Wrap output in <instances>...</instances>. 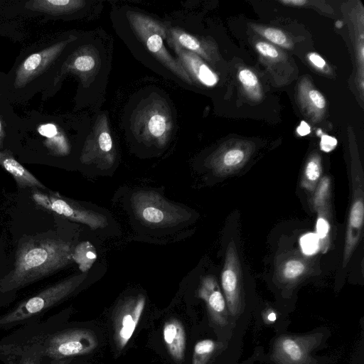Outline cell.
Instances as JSON below:
<instances>
[{"label": "cell", "instance_id": "obj_30", "mask_svg": "<svg viewBox=\"0 0 364 364\" xmlns=\"http://www.w3.org/2000/svg\"><path fill=\"white\" fill-rule=\"evenodd\" d=\"M309 97L315 107L323 109L326 106V100L323 96L317 90H312L309 92Z\"/></svg>", "mask_w": 364, "mask_h": 364}, {"label": "cell", "instance_id": "obj_36", "mask_svg": "<svg viewBox=\"0 0 364 364\" xmlns=\"http://www.w3.org/2000/svg\"><path fill=\"white\" fill-rule=\"evenodd\" d=\"M281 2L296 6H301L307 3V1L305 0H284L281 1Z\"/></svg>", "mask_w": 364, "mask_h": 364}, {"label": "cell", "instance_id": "obj_37", "mask_svg": "<svg viewBox=\"0 0 364 364\" xmlns=\"http://www.w3.org/2000/svg\"><path fill=\"white\" fill-rule=\"evenodd\" d=\"M1 122H0V131H1Z\"/></svg>", "mask_w": 364, "mask_h": 364}, {"label": "cell", "instance_id": "obj_1", "mask_svg": "<svg viewBox=\"0 0 364 364\" xmlns=\"http://www.w3.org/2000/svg\"><path fill=\"white\" fill-rule=\"evenodd\" d=\"M73 251L68 242L48 233L21 238L13 269L0 279V308L10 303L20 289L70 264Z\"/></svg>", "mask_w": 364, "mask_h": 364}, {"label": "cell", "instance_id": "obj_24", "mask_svg": "<svg viewBox=\"0 0 364 364\" xmlns=\"http://www.w3.org/2000/svg\"><path fill=\"white\" fill-rule=\"evenodd\" d=\"M73 65L77 70L82 73H87L95 68L96 65V60L92 55H81L75 59Z\"/></svg>", "mask_w": 364, "mask_h": 364}, {"label": "cell", "instance_id": "obj_10", "mask_svg": "<svg viewBox=\"0 0 364 364\" xmlns=\"http://www.w3.org/2000/svg\"><path fill=\"white\" fill-rule=\"evenodd\" d=\"M221 284L228 311L232 316L238 315L242 308V272L233 241H230L226 250Z\"/></svg>", "mask_w": 364, "mask_h": 364}, {"label": "cell", "instance_id": "obj_3", "mask_svg": "<svg viewBox=\"0 0 364 364\" xmlns=\"http://www.w3.org/2000/svg\"><path fill=\"white\" fill-rule=\"evenodd\" d=\"M131 204L137 218L151 227L174 226L187 221L191 216L186 209L170 203L153 191L134 192L131 197Z\"/></svg>", "mask_w": 364, "mask_h": 364}, {"label": "cell", "instance_id": "obj_25", "mask_svg": "<svg viewBox=\"0 0 364 364\" xmlns=\"http://www.w3.org/2000/svg\"><path fill=\"white\" fill-rule=\"evenodd\" d=\"M303 252L311 255L314 254L318 249V240L316 234L309 233L304 235L300 242Z\"/></svg>", "mask_w": 364, "mask_h": 364}, {"label": "cell", "instance_id": "obj_2", "mask_svg": "<svg viewBox=\"0 0 364 364\" xmlns=\"http://www.w3.org/2000/svg\"><path fill=\"white\" fill-rule=\"evenodd\" d=\"M86 273L68 277L44 288L0 315V331L40 320L52 308L70 296L87 278Z\"/></svg>", "mask_w": 364, "mask_h": 364}, {"label": "cell", "instance_id": "obj_12", "mask_svg": "<svg viewBox=\"0 0 364 364\" xmlns=\"http://www.w3.org/2000/svg\"><path fill=\"white\" fill-rule=\"evenodd\" d=\"M145 306V297L139 294L129 296L121 302L114 313V340L123 348L132 336Z\"/></svg>", "mask_w": 364, "mask_h": 364}, {"label": "cell", "instance_id": "obj_21", "mask_svg": "<svg viewBox=\"0 0 364 364\" xmlns=\"http://www.w3.org/2000/svg\"><path fill=\"white\" fill-rule=\"evenodd\" d=\"M96 259L95 249L89 242H82L73 249V260L77 263L82 273L90 269Z\"/></svg>", "mask_w": 364, "mask_h": 364}, {"label": "cell", "instance_id": "obj_9", "mask_svg": "<svg viewBox=\"0 0 364 364\" xmlns=\"http://www.w3.org/2000/svg\"><path fill=\"white\" fill-rule=\"evenodd\" d=\"M352 200L349 210L343 268L346 267L359 242L364 218V176L360 167L353 168L351 172Z\"/></svg>", "mask_w": 364, "mask_h": 364}, {"label": "cell", "instance_id": "obj_18", "mask_svg": "<svg viewBox=\"0 0 364 364\" xmlns=\"http://www.w3.org/2000/svg\"><path fill=\"white\" fill-rule=\"evenodd\" d=\"M0 165L13 176L20 188L46 189L41 182L14 158L0 153Z\"/></svg>", "mask_w": 364, "mask_h": 364}, {"label": "cell", "instance_id": "obj_33", "mask_svg": "<svg viewBox=\"0 0 364 364\" xmlns=\"http://www.w3.org/2000/svg\"><path fill=\"white\" fill-rule=\"evenodd\" d=\"M309 60L317 68L322 69L326 65L325 60L317 53H311L309 54Z\"/></svg>", "mask_w": 364, "mask_h": 364}, {"label": "cell", "instance_id": "obj_11", "mask_svg": "<svg viewBox=\"0 0 364 364\" xmlns=\"http://www.w3.org/2000/svg\"><path fill=\"white\" fill-rule=\"evenodd\" d=\"M38 342L16 329L0 340L3 364H42Z\"/></svg>", "mask_w": 364, "mask_h": 364}, {"label": "cell", "instance_id": "obj_7", "mask_svg": "<svg viewBox=\"0 0 364 364\" xmlns=\"http://www.w3.org/2000/svg\"><path fill=\"white\" fill-rule=\"evenodd\" d=\"M31 196L33 201L44 209L85 224L92 229L103 228L107 225V219L104 215L86 210L58 193H46L33 188Z\"/></svg>", "mask_w": 364, "mask_h": 364}, {"label": "cell", "instance_id": "obj_35", "mask_svg": "<svg viewBox=\"0 0 364 364\" xmlns=\"http://www.w3.org/2000/svg\"><path fill=\"white\" fill-rule=\"evenodd\" d=\"M263 318L266 323H270L277 319V314L272 309L266 310L263 314Z\"/></svg>", "mask_w": 364, "mask_h": 364}, {"label": "cell", "instance_id": "obj_23", "mask_svg": "<svg viewBox=\"0 0 364 364\" xmlns=\"http://www.w3.org/2000/svg\"><path fill=\"white\" fill-rule=\"evenodd\" d=\"M216 347V343L210 339L198 342L194 347L192 364H206Z\"/></svg>", "mask_w": 364, "mask_h": 364}, {"label": "cell", "instance_id": "obj_17", "mask_svg": "<svg viewBox=\"0 0 364 364\" xmlns=\"http://www.w3.org/2000/svg\"><path fill=\"white\" fill-rule=\"evenodd\" d=\"M247 158L246 151L241 148L229 149L208 162V166L218 176H224L239 169Z\"/></svg>", "mask_w": 364, "mask_h": 364}, {"label": "cell", "instance_id": "obj_8", "mask_svg": "<svg viewBox=\"0 0 364 364\" xmlns=\"http://www.w3.org/2000/svg\"><path fill=\"white\" fill-rule=\"evenodd\" d=\"M116 159V151L110 134L106 115H99L87 137L80 160L85 164H94L101 169L111 168Z\"/></svg>", "mask_w": 364, "mask_h": 364}, {"label": "cell", "instance_id": "obj_19", "mask_svg": "<svg viewBox=\"0 0 364 364\" xmlns=\"http://www.w3.org/2000/svg\"><path fill=\"white\" fill-rule=\"evenodd\" d=\"M317 213L316 225V236L318 240L319 250L326 253L331 244V204L330 201L319 207Z\"/></svg>", "mask_w": 364, "mask_h": 364}, {"label": "cell", "instance_id": "obj_32", "mask_svg": "<svg viewBox=\"0 0 364 364\" xmlns=\"http://www.w3.org/2000/svg\"><path fill=\"white\" fill-rule=\"evenodd\" d=\"M38 132L41 135L48 138H52L58 133L56 127L53 124H46L41 126Z\"/></svg>", "mask_w": 364, "mask_h": 364}, {"label": "cell", "instance_id": "obj_28", "mask_svg": "<svg viewBox=\"0 0 364 364\" xmlns=\"http://www.w3.org/2000/svg\"><path fill=\"white\" fill-rule=\"evenodd\" d=\"M256 48L262 55L270 58H277L279 55L277 49L265 42H258Z\"/></svg>", "mask_w": 364, "mask_h": 364}, {"label": "cell", "instance_id": "obj_16", "mask_svg": "<svg viewBox=\"0 0 364 364\" xmlns=\"http://www.w3.org/2000/svg\"><path fill=\"white\" fill-rule=\"evenodd\" d=\"M167 350L177 362L183 360L186 350V333L182 323L176 318L166 321L163 329Z\"/></svg>", "mask_w": 364, "mask_h": 364}, {"label": "cell", "instance_id": "obj_6", "mask_svg": "<svg viewBox=\"0 0 364 364\" xmlns=\"http://www.w3.org/2000/svg\"><path fill=\"white\" fill-rule=\"evenodd\" d=\"M323 336L318 332L280 336L274 344L271 359L277 364H315L311 353L319 346Z\"/></svg>", "mask_w": 364, "mask_h": 364}, {"label": "cell", "instance_id": "obj_26", "mask_svg": "<svg viewBox=\"0 0 364 364\" xmlns=\"http://www.w3.org/2000/svg\"><path fill=\"white\" fill-rule=\"evenodd\" d=\"M263 36L275 44L284 46L287 44V40L285 34L280 30L267 28L263 31Z\"/></svg>", "mask_w": 364, "mask_h": 364}, {"label": "cell", "instance_id": "obj_34", "mask_svg": "<svg viewBox=\"0 0 364 364\" xmlns=\"http://www.w3.org/2000/svg\"><path fill=\"white\" fill-rule=\"evenodd\" d=\"M310 132L311 129L309 125L304 121H302L296 129V132L301 136L309 134Z\"/></svg>", "mask_w": 364, "mask_h": 364}, {"label": "cell", "instance_id": "obj_4", "mask_svg": "<svg viewBox=\"0 0 364 364\" xmlns=\"http://www.w3.org/2000/svg\"><path fill=\"white\" fill-rule=\"evenodd\" d=\"M132 127L141 141L164 146L173 129L170 109L162 100L150 99L136 112Z\"/></svg>", "mask_w": 364, "mask_h": 364}, {"label": "cell", "instance_id": "obj_29", "mask_svg": "<svg viewBox=\"0 0 364 364\" xmlns=\"http://www.w3.org/2000/svg\"><path fill=\"white\" fill-rule=\"evenodd\" d=\"M41 61V55L39 53H34L24 61L23 68L28 71L33 70L40 65Z\"/></svg>", "mask_w": 364, "mask_h": 364}, {"label": "cell", "instance_id": "obj_27", "mask_svg": "<svg viewBox=\"0 0 364 364\" xmlns=\"http://www.w3.org/2000/svg\"><path fill=\"white\" fill-rule=\"evenodd\" d=\"M238 77L240 82L248 90L255 88L258 85L257 76L248 69L241 70Z\"/></svg>", "mask_w": 364, "mask_h": 364}, {"label": "cell", "instance_id": "obj_20", "mask_svg": "<svg viewBox=\"0 0 364 364\" xmlns=\"http://www.w3.org/2000/svg\"><path fill=\"white\" fill-rule=\"evenodd\" d=\"M321 164L319 156L314 155L307 161L301 179V186L314 193L321 180Z\"/></svg>", "mask_w": 364, "mask_h": 364}, {"label": "cell", "instance_id": "obj_13", "mask_svg": "<svg viewBox=\"0 0 364 364\" xmlns=\"http://www.w3.org/2000/svg\"><path fill=\"white\" fill-rule=\"evenodd\" d=\"M314 266L311 258L297 251L283 254L277 259L275 277L280 284L293 286L310 274Z\"/></svg>", "mask_w": 364, "mask_h": 364}, {"label": "cell", "instance_id": "obj_15", "mask_svg": "<svg viewBox=\"0 0 364 364\" xmlns=\"http://www.w3.org/2000/svg\"><path fill=\"white\" fill-rule=\"evenodd\" d=\"M166 39L176 54L178 63L191 78H194L208 87H213L217 84V75L198 55L183 48L169 38L167 37Z\"/></svg>", "mask_w": 364, "mask_h": 364}, {"label": "cell", "instance_id": "obj_14", "mask_svg": "<svg viewBox=\"0 0 364 364\" xmlns=\"http://www.w3.org/2000/svg\"><path fill=\"white\" fill-rule=\"evenodd\" d=\"M198 296L205 301L212 321L219 326L226 325L228 313L226 301L213 276L208 275L202 279Z\"/></svg>", "mask_w": 364, "mask_h": 364}, {"label": "cell", "instance_id": "obj_22", "mask_svg": "<svg viewBox=\"0 0 364 364\" xmlns=\"http://www.w3.org/2000/svg\"><path fill=\"white\" fill-rule=\"evenodd\" d=\"M330 178L328 176L321 178L311 199V207L314 211L330 201Z\"/></svg>", "mask_w": 364, "mask_h": 364}, {"label": "cell", "instance_id": "obj_5", "mask_svg": "<svg viewBox=\"0 0 364 364\" xmlns=\"http://www.w3.org/2000/svg\"><path fill=\"white\" fill-rule=\"evenodd\" d=\"M128 19L137 37L164 66L188 83L191 78L181 65L165 48L164 40L167 38L166 28L154 19L136 12H129Z\"/></svg>", "mask_w": 364, "mask_h": 364}, {"label": "cell", "instance_id": "obj_31", "mask_svg": "<svg viewBox=\"0 0 364 364\" xmlns=\"http://www.w3.org/2000/svg\"><path fill=\"white\" fill-rule=\"evenodd\" d=\"M337 144V140L328 135H323L321 139V149L323 151L328 152L333 150Z\"/></svg>", "mask_w": 364, "mask_h": 364}]
</instances>
